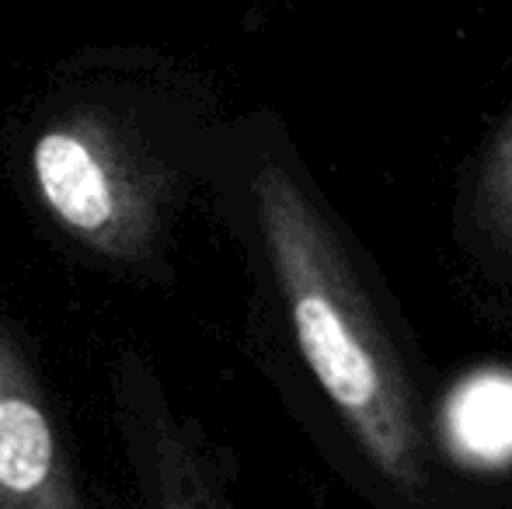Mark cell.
Returning <instances> with one entry per match:
<instances>
[{
  "label": "cell",
  "mask_w": 512,
  "mask_h": 509,
  "mask_svg": "<svg viewBox=\"0 0 512 509\" xmlns=\"http://www.w3.org/2000/svg\"><path fill=\"white\" fill-rule=\"evenodd\" d=\"M206 203L241 248L265 328L366 464L422 499L432 436L398 311L272 109L227 119Z\"/></svg>",
  "instance_id": "cell-1"
},
{
  "label": "cell",
  "mask_w": 512,
  "mask_h": 509,
  "mask_svg": "<svg viewBox=\"0 0 512 509\" xmlns=\"http://www.w3.org/2000/svg\"><path fill=\"white\" fill-rule=\"evenodd\" d=\"M227 119L206 81L157 49H81L21 123V196L91 269L164 283Z\"/></svg>",
  "instance_id": "cell-2"
},
{
  "label": "cell",
  "mask_w": 512,
  "mask_h": 509,
  "mask_svg": "<svg viewBox=\"0 0 512 509\" xmlns=\"http://www.w3.org/2000/svg\"><path fill=\"white\" fill-rule=\"evenodd\" d=\"M108 398L136 509H234L220 447L175 405L147 353L115 356Z\"/></svg>",
  "instance_id": "cell-3"
},
{
  "label": "cell",
  "mask_w": 512,
  "mask_h": 509,
  "mask_svg": "<svg viewBox=\"0 0 512 509\" xmlns=\"http://www.w3.org/2000/svg\"><path fill=\"white\" fill-rule=\"evenodd\" d=\"M0 509H105L25 335L0 314Z\"/></svg>",
  "instance_id": "cell-4"
},
{
  "label": "cell",
  "mask_w": 512,
  "mask_h": 509,
  "mask_svg": "<svg viewBox=\"0 0 512 509\" xmlns=\"http://www.w3.org/2000/svg\"><path fill=\"white\" fill-rule=\"evenodd\" d=\"M453 241L467 272L512 304V109L467 164L453 210Z\"/></svg>",
  "instance_id": "cell-5"
}]
</instances>
